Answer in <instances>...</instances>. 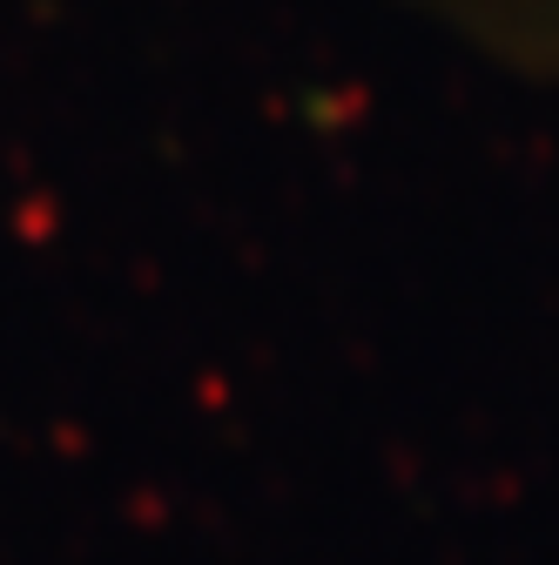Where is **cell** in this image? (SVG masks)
I'll return each mask as SVG.
<instances>
[{
  "label": "cell",
  "mask_w": 559,
  "mask_h": 565,
  "mask_svg": "<svg viewBox=\"0 0 559 565\" xmlns=\"http://www.w3.org/2000/svg\"><path fill=\"white\" fill-rule=\"evenodd\" d=\"M439 47L519 82H559V0H378Z\"/></svg>",
  "instance_id": "cell-1"
}]
</instances>
